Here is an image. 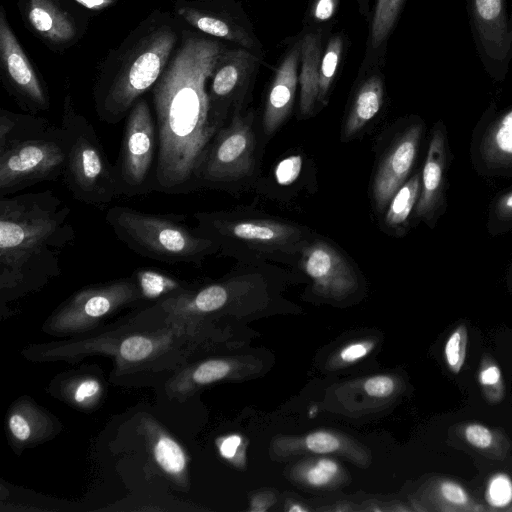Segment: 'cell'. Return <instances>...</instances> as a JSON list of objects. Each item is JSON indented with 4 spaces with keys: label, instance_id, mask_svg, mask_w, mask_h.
Here are the masks:
<instances>
[{
    "label": "cell",
    "instance_id": "obj_1",
    "mask_svg": "<svg viewBox=\"0 0 512 512\" xmlns=\"http://www.w3.org/2000/svg\"><path fill=\"white\" fill-rule=\"evenodd\" d=\"M226 48L217 38L183 29L176 50L152 88L157 127L153 191L180 195L198 189L199 166L221 129L210 114L207 85Z\"/></svg>",
    "mask_w": 512,
    "mask_h": 512
},
{
    "label": "cell",
    "instance_id": "obj_2",
    "mask_svg": "<svg viewBox=\"0 0 512 512\" xmlns=\"http://www.w3.org/2000/svg\"><path fill=\"white\" fill-rule=\"evenodd\" d=\"M70 208L51 190L0 198V288L5 295L40 287L60 273L75 230Z\"/></svg>",
    "mask_w": 512,
    "mask_h": 512
},
{
    "label": "cell",
    "instance_id": "obj_3",
    "mask_svg": "<svg viewBox=\"0 0 512 512\" xmlns=\"http://www.w3.org/2000/svg\"><path fill=\"white\" fill-rule=\"evenodd\" d=\"M180 22L176 15L155 9L110 50L93 87L100 121L119 123L154 87L179 44Z\"/></svg>",
    "mask_w": 512,
    "mask_h": 512
},
{
    "label": "cell",
    "instance_id": "obj_4",
    "mask_svg": "<svg viewBox=\"0 0 512 512\" xmlns=\"http://www.w3.org/2000/svg\"><path fill=\"white\" fill-rule=\"evenodd\" d=\"M184 219V215L151 214L126 206H112L105 214L116 238L136 254L163 263L200 265L218 247Z\"/></svg>",
    "mask_w": 512,
    "mask_h": 512
},
{
    "label": "cell",
    "instance_id": "obj_5",
    "mask_svg": "<svg viewBox=\"0 0 512 512\" xmlns=\"http://www.w3.org/2000/svg\"><path fill=\"white\" fill-rule=\"evenodd\" d=\"M69 145L63 124L55 126L36 115L22 121L0 139V198L63 175Z\"/></svg>",
    "mask_w": 512,
    "mask_h": 512
},
{
    "label": "cell",
    "instance_id": "obj_6",
    "mask_svg": "<svg viewBox=\"0 0 512 512\" xmlns=\"http://www.w3.org/2000/svg\"><path fill=\"white\" fill-rule=\"evenodd\" d=\"M61 124L70 134L62 176L72 197L98 207L122 197L114 164L109 161L91 123L76 111L69 93L64 99Z\"/></svg>",
    "mask_w": 512,
    "mask_h": 512
},
{
    "label": "cell",
    "instance_id": "obj_7",
    "mask_svg": "<svg viewBox=\"0 0 512 512\" xmlns=\"http://www.w3.org/2000/svg\"><path fill=\"white\" fill-rule=\"evenodd\" d=\"M156 159V120L148 101L142 97L125 118L120 151L114 163L123 196L153 192Z\"/></svg>",
    "mask_w": 512,
    "mask_h": 512
},
{
    "label": "cell",
    "instance_id": "obj_8",
    "mask_svg": "<svg viewBox=\"0 0 512 512\" xmlns=\"http://www.w3.org/2000/svg\"><path fill=\"white\" fill-rule=\"evenodd\" d=\"M255 140L248 118L236 108L208 146L197 172V187H219L248 177L254 170Z\"/></svg>",
    "mask_w": 512,
    "mask_h": 512
},
{
    "label": "cell",
    "instance_id": "obj_9",
    "mask_svg": "<svg viewBox=\"0 0 512 512\" xmlns=\"http://www.w3.org/2000/svg\"><path fill=\"white\" fill-rule=\"evenodd\" d=\"M0 70L8 94L32 114L50 108L48 92L14 34L6 11L0 7Z\"/></svg>",
    "mask_w": 512,
    "mask_h": 512
},
{
    "label": "cell",
    "instance_id": "obj_10",
    "mask_svg": "<svg viewBox=\"0 0 512 512\" xmlns=\"http://www.w3.org/2000/svg\"><path fill=\"white\" fill-rule=\"evenodd\" d=\"M263 56L242 48H226L209 81L208 96L212 120L222 128L228 113L241 102L260 68ZM233 113V112H232Z\"/></svg>",
    "mask_w": 512,
    "mask_h": 512
},
{
    "label": "cell",
    "instance_id": "obj_11",
    "mask_svg": "<svg viewBox=\"0 0 512 512\" xmlns=\"http://www.w3.org/2000/svg\"><path fill=\"white\" fill-rule=\"evenodd\" d=\"M174 12L194 30L263 56L258 39L235 15L228 0H174Z\"/></svg>",
    "mask_w": 512,
    "mask_h": 512
},
{
    "label": "cell",
    "instance_id": "obj_12",
    "mask_svg": "<svg viewBox=\"0 0 512 512\" xmlns=\"http://www.w3.org/2000/svg\"><path fill=\"white\" fill-rule=\"evenodd\" d=\"M470 159L484 177H512V108L487 111L473 129Z\"/></svg>",
    "mask_w": 512,
    "mask_h": 512
},
{
    "label": "cell",
    "instance_id": "obj_13",
    "mask_svg": "<svg viewBox=\"0 0 512 512\" xmlns=\"http://www.w3.org/2000/svg\"><path fill=\"white\" fill-rule=\"evenodd\" d=\"M447 128L434 125L421 171V191L414 214L431 229L447 209V170L451 160Z\"/></svg>",
    "mask_w": 512,
    "mask_h": 512
},
{
    "label": "cell",
    "instance_id": "obj_14",
    "mask_svg": "<svg viewBox=\"0 0 512 512\" xmlns=\"http://www.w3.org/2000/svg\"><path fill=\"white\" fill-rule=\"evenodd\" d=\"M26 27L47 47L61 51L72 46L83 32L71 9L62 0H18Z\"/></svg>",
    "mask_w": 512,
    "mask_h": 512
},
{
    "label": "cell",
    "instance_id": "obj_15",
    "mask_svg": "<svg viewBox=\"0 0 512 512\" xmlns=\"http://www.w3.org/2000/svg\"><path fill=\"white\" fill-rule=\"evenodd\" d=\"M140 291L133 276L85 288L60 309V324H85L108 314L113 309L136 300Z\"/></svg>",
    "mask_w": 512,
    "mask_h": 512
},
{
    "label": "cell",
    "instance_id": "obj_16",
    "mask_svg": "<svg viewBox=\"0 0 512 512\" xmlns=\"http://www.w3.org/2000/svg\"><path fill=\"white\" fill-rule=\"evenodd\" d=\"M423 130L422 121L408 125L380 163L373 184V195L378 209H384L406 182L417 157Z\"/></svg>",
    "mask_w": 512,
    "mask_h": 512
},
{
    "label": "cell",
    "instance_id": "obj_17",
    "mask_svg": "<svg viewBox=\"0 0 512 512\" xmlns=\"http://www.w3.org/2000/svg\"><path fill=\"white\" fill-rule=\"evenodd\" d=\"M301 265L323 292L345 293L356 283L355 273L347 259L323 241H316L304 248Z\"/></svg>",
    "mask_w": 512,
    "mask_h": 512
},
{
    "label": "cell",
    "instance_id": "obj_18",
    "mask_svg": "<svg viewBox=\"0 0 512 512\" xmlns=\"http://www.w3.org/2000/svg\"><path fill=\"white\" fill-rule=\"evenodd\" d=\"M301 58V38L289 48L270 85L263 116L266 134L274 133L287 119L293 107Z\"/></svg>",
    "mask_w": 512,
    "mask_h": 512
},
{
    "label": "cell",
    "instance_id": "obj_19",
    "mask_svg": "<svg viewBox=\"0 0 512 512\" xmlns=\"http://www.w3.org/2000/svg\"><path fill=\"white\" fill-rule=\"evenodd\" d=\"M473 20L482 47L496 59L507 56L510 37L504 0H472Z\"/></svg>",
    "mask_w": 512,
    "mask_h": 512
},
{
    "label": "cell",
    "instance_id": "obj_20",
    "mask_svg": "<svg viewBox=\"0 0 512 512\" xmlns=\"http://www.w3.org/2000/svg\"><path fill=\"white\" fill-rule=\"evenodd\" d=\"M322 57V33L309 31L301 37L300 58V100L299 110L302 116H310L318 103L319 72Z\"/></svg>",
    "mask_w": 512,
    "mask_h": 512
},
{
    "label": "cell",
    "instance_id": "obj_21",
    "mask_svg": "<svg viewBox=\"0 0 512 512\" xmlns=\"http://www.w3.org/2000/svg\"><path fill=\"white\" fill-rule=\"evenodd\" d=\"M371 67L366 77L361 81L354 95L348 117L344 125L347 137L358 133L380 111L384 98V81L382 74Z\"/></svg>",
    "mask_w": 512,
    "mask_h": 512
},
{
    "label": "cell",
    "instance_id": "obj_22",
    "mask_svg": "<svg viewBox=\"0 0 512 512\" xmlns=\"http://www.w3.org/2000/svg\"><path fill=\"white\" fill-rule=\"evenodd\" d=\"M403 3L404 0H376L361 68L367 70L381 63Z\"/></svg>",
    "mask_w": 512,
    "mask_h": 512
},
{
    "label": "cell",
    "instance_id": "obj_23",
    "mask_svg": "<svg viewBox=\"0 0 512 512\" xmlns=\"http://www.w3.org/2000/svg\"><path fill=\"white\" fill-rule=\"evenodd\" d=\"M421 172L413 174L391 198L385 215L386 224L393 229L403 230L419 199Z\"/></svg>",
    "mask_w": 512,
    "mask_h": 512
},
{
    "label": "cell",
    "instance_id": "obj_24",
    "mask_svg": "<svg viewBox=\"0 0 512 512\" xmlns=\"http://www.w3.org/2000/svg\"><path fill=\"white\" fill-rule=\"evenodd\" d=\"M344 39L341 34L332 36L322 54L319 72L318 103L325 105L328 101L332 84L335 80L343 56Z\"/></svg>",
    "mask_w": 512,
    "mask_h": 512
},
{
    "label": "cell",
    "instance_id": "obj_25",
    "mask_svg": "<svg viewBox=\"0 0 512 512\" xmlns=\"http://www.w3.org/2000/svg\"><path fill=\"white\" fill-rule=\"evenodd\" d=\"M134 279L138 285L140 294L147 298H156L164 294L185 292V284L177 278L162 271L141 268L134 271Z\"/></svg>",
    "mask_w": 512,
    "mask_h": 512
},
{
    "label": "cell",
    "instance_id": "obj_26",
    "mask_svg": "<svg viewBox=\"0 0 512 512\" xmlns=\"http://www.w3.org/2000/svg\"><path fill=\"white\" fill-rule=\"evenodd\" d=\"M153 455L159 466L169 474L179 475L185 470V454L179 444L168 436L161 435L156 439Z\"/></svg>",
    "mask_w": 512,
    "mask_h": 512
},
{
    "label": "cell",
    "instance_id": "obj_27",
    "mask_svg": "<svg viewBox=\"0 0 512 512\" xmlns=\"http://www.w3.org/2000/svg\"><path fill=\"white\" fill-rule=\"evenodd\" d=\"M512 229V189L496 197L490 204L487 231L498 236Z\"/></svg>",
    "mask_w": 512,
    "mask_h": 512
},
{
    "label": "cell",
    "instance_id": "obj_28",
    "mask_svg": "<svg viewBox=\"0 0 512 512\" xmlns=\"http://www.w3.org/2000/svg\"><path fill=\"white\" fill-rule=\"evenodd\" d=\"M467 340V328L464 324L459 325L446 340L445 362L449 370L455 374L460 372L465 362Z\"/></svg>",
    "mask_w": 512,
    "mask_h": 512
},
{
    "label": "cell",
    "instance_id": "obj_29",
    "mask_svg": "<svg viewBox=\"0 0 512 512\" xmlns=\"http://www.w3.org/2000/svg\"><path fill=\"white\" fill-rule=\"evenodd\" d=\"M478 381L488 401L498 402L504 395V383L499 366L491 359H484L478 374Z\"/></svg>",
    "mask_w": 512,
    "mask_h": 512
},
{
    "label": "cell",
    "instance_id": "obj_30",
    "mask_svg": "<svg viewBox=\"0 0 512 512\" xmlns=\"http://www.w3.org/2000/svg\"><path fill=\"white\" fill-rule=\"evenodd\" d=\"M485 499L494 508H504L512 502V480L503 473L493 475L486 487Z\"/></svg>",
    "mask_w": 512,
    "mask_h": 512
},
{
    "label": "cell",
    "instance_id": "obj_31",
    "mask_svg": "<svg viewBox=\"0 0 512 512\" xmlns=\"http://www.w3.org/2000/svg\"><path fill=\"white\" fill-rule=\"evenodd\" d=\"M439 494L443 501L454 509H472L471 499L466 490L458 483L445 480L439 485Z\"/></svg>",
    "mask_w": 512,
    "mask_h": 512
},
{
    "label": "cell",
    "instance_id": "obj_32",
    "mask_svg": "<svg viewBox=\"0 0 512 512\" xmlns=\"http://www.w3.org/2000/svg\"><path fill=\"white\" fill-rule=\"evenodd\" d=\"M152 351V341L142 336L129 337L120 346L121 356L128 361L142 360L149 356Z\"/></svg>",
    "mask_w": 512,
    "mask_h": 512
},
{
    "label": "cell",
    "instance_id": "obj_33",
    "mask_svg": "<svg viewBox=\"0 0 512 512\" xmlns=\"http://www.w3.org/2000/svg\"><path fill=\"white\" fill-rule=\"evenodd\" d=\"M230 371L228 363L222 360H210L202 363L193 373V380L207 384L224 378Z\"/></svg>",
    "mask_w": 512,
    "mask_h": 512
},
{
    "label": "cell",
    "instance_id": "obj_34",
    "mask_svg": "<svg viewBox=\"0 0 512 512\" xmlns=\"http://www.w3.org/2000/svg\"><path fill=\"white\" fill-rule=\"evenodd\" d=\"M463 435L466 442L481 450H488L496 442L495 434L486 426L478 423L465 426Z\"/></svg>",
    "mask_w": 512,
    "mask_h": 512
},
{
    "label": "cell",
    "instance_id": "obj_35",
    "mask_svg": "<svg viewBox=\"0 0 512 512\" xmlns=\"http://www.w3.org/2000/svg\"><path fill=\"white\" fill-rule=\"evenodd\" d=\"M337 464L330 459H320L314 466L310 467L306 473L308 483L314 486L327 484L337 473Z\"/></svg>",
    "mask_w": 512,
    "mask_h": 512
},
{
    "label": "cell",
    "instance_id": "obj_36",
    "mask_svg": "<svg viewBox=\"0 0 512 512\" xmlns=\"http://www.w3.org/2000/svg\"><path fill=\"white\" fill-rule=\"evenodd\" d=\"M306 446L315 453H329L339 448V441L330 433L315 432L306 438Z\"/></svg>",
    "mask_w": 512,
    "mask_h": 512
},
{
    "label": "cell",
    "instance_id": "obj_37",
    "mask_svg": "<svg viewBox=\"0 0 512 512\" xmlns=\"http://www.w3.org/2000/svg\"><path fill=\"white\" fill-rule=\"evenodd\" d=\"M340 0H314L310 10V17L315 23H324L336 13Z\"/></svg>",
    "mask_w": 512,
    "mask_h": 512
},
{
    "label": "cell",
    "instance_id": "obj_38",
    "mask_svg": "<svg viewBox=\"0 0 512 512\" xmlns=\"http://www.w3.org/2000/svg\"><path fill=\"white\" fill-rule=\"evenodd\" d=\"M366 392L375 397L389 396L394 390V382L388 376H376L365 382Z\"/></svg>",
    "mask_w": 512,
    "mask_h": 512
},
{
    "label": "cell",
    "instance_id": "obj_39",
    "mask_svg": "<svg viewBox=\"0 0 512 512\" xmlns=\"http://www.w3.org/2000/svg\"><path fill=\"white\" fill-rule=\"evenodd\" d=\"M301 161L298 157H292L281 162L277 168V179L283 184L291 183L298 175Z\"/></svg>",
    "mask_w": 512,
    "mask_h": 512
},
{
    "label": "cell",
    "instance_id": "obj_40",
    "mask_svg": "<svg viewBox=\"0 0 512 512\" xmlns=\"http://www.w3.org/2000/svg\"><path fill=\"white\" fill-rule=\"evenodd\" d=\"M9 428L13 436L20 441H25L30 437L31 428L28 422L19 414L10 417Z\"/></svg>",
    "mask_w": 512,
    "mask_h": 512
},
{
    "label": "cell",
    "instance_id": "obj_41",
    "mask_svg": "<svg viewBox=\"0 0 512 512\" xmlns=\"http://www.w3.org/2000/svg\"><path fill=\"white\" fill-rule=\"evenodd\" d=\"M99 391V384L94 380L83 381L76 389L74 398L77 402H83Z\"/></svg>",
    "mask_w": 512,
    "mask_h": 512
},
{
    "label": "cell",
    "instance_id": "obj_42",
    "mask_svg": "<svg viewBox=\"0 0 512 512\" xmlns=\"http://www.w3.org/2000/svg\"><path fill=\"white\" fill-rule=\"evenodd\" d=\"M368 348L363 343H356L344 348L340 354L342 360L351 362L367 354Z\"/></svg>",
    "mask_w": 512,
    "mask_h": 512
},
{
    "label": "cell",
    "instance_id": "obj_43",
    "mask_svg": "<svg viewBox=\"0 0 512 512\" xmlns=\"http://www.w3.org/2000/svg\"><path fill=\"white\" fill-rule=\"evenodd\" d=\"M241 439L237 435H231L223 440L220 445V452L225 458H232L238 446L240 445Z\"/></svg>",
    "mask_w": 512,
    "mask_h": 512
},
{
    "label": "cell",
    "instance_id": "obj_44",
    "mask_svg": "<svg viewBox=\"0 0 512 512\" xmlns=\"http://www.w3.org/2000/svg\"><path fill=\"white\" fill-rule=\"evenodd\" d=\"M86 9L100 11L114 5L117 0H73Z\"/></svg>",
    "mask_w": 512,
    "mask_h": 512
},
{
    "label": "cell",
    "instance_id": "obj_45",
    "mask_svg": "<svg viewBox=\"0 0 512 512\" xmlns=\"http://www.w3.org/2000/svg\"><path fill=\"white\" fill-rule=\"evenodd\" d=\"M361 16L368 20L370 14V0H356Z\"/></svg>",
    "mask_w": 512,
    "mask_h": 512
},
{
    "label": "cell",
    "instance_id": "obj_46",
    "mask_svg": "<svg viewBox=\"0 0 512 512\" xmlns=\"http://www.w3.org/2000/svg\"><path fill=\"white\" fill-rule=\"evenodd\" d=\"M305 509H303L302 507L300 506H292L290 508V511H304Z\"/></svg>",
    "mask_w": 512,
    "mask_h": 512
},
{
    "label": "cell",
    "instance_id": "obj_47",
    "mask_svg": "<svg viewBox=\"0 0 512 512\" xmlns=\"http://www.w3.org/2000/svg\"><path fill=\"white\" fill-rule=\"evenodd\" d=\"M511 278H512V275H511Z\"/></svg>",
    "mask_w": 512,
    "mask_h": 512
}]
</instances>
